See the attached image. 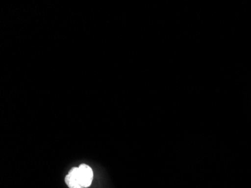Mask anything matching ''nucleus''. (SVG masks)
Instances as JSON below:
<instances>
[{"label": "nucleus", "instance_id": "obj_1", "mask_svg": "<svg viewBox=\"0 0 251 188\" xmlns=\"http://www.w3.org/2000/svg\"><path fill=\"white\" fill-rule=\"evenodd\" d=\"M94 180V171L87 164L73 167L65 177V182L70 188H87Z\"/></svg>", "mask_w": 251, "mask_h": 188}]
</instances>
